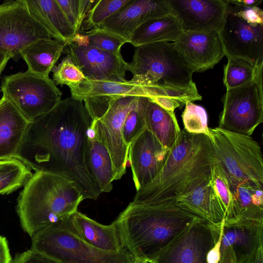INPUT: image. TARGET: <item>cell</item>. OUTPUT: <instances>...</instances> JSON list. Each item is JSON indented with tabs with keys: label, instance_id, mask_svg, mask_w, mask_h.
<instances>
[{
	"label": "cell",
	"instance_id": "2",
	"mask_svg": "<svg viewBox=\"0 0 263 263\" xmlns=\"http://www.w3.org/2000/svg\"><path fill=\"white\" fill-rule=\"evenodd\" d=\"M216 162L210 138L181 130L159 174L137 191L131 203L155 204L176 200L210 181Z\"/></svg>",
	"mask_w": 263,
	"mask_h": 263
},
{
	"label": "cell",
	"instance_id": "16",
	"mask_svg": "<svg viewBox=\"0 0 263 263\" xmlns=\"http://www.w3.org/2000/svg\"><path fill=\"white\" fill-rule=\"evenodd\" d=\"M182 31H218L226 13L225 0H167Z\"/></svg>",
	"mask_w": 263,
	"mask_h": 263
},
{
	"label": "cell",
	"instance_id": "27",
	"mask_svg": "<svg viewBox=\"0 0 263 263\" xmlns=\"http://www.w3.org/2000/svg\"><path fill=\"white\" fill-rule=\"evenodd\" d=\"M180 25L172 13L142 24L133 34L131 43L135 48L157 42H174L182 33Z\"/></svg>",
	"mask_w": 263,
	"mask_h": 263
},
{
	"label": "cell",
	"instance_id": "15",
	"mask_svg": "<svg viewBox=\"0 0 263 263\" xmlns=\"http://www.w3.org/2000/svg\"><path fill=\"white\" fill-rule=\"evenodd\" d=\"M173 44L182 61L194 72L213 68L225 56L217 30L182 31Z\"/></svg>",
	"mask_w": 263,
	"mask_h": 263
},
{
	"label": "cell",
	"instance_id": "47",
	"mask_svg": "<svg viewBox=\"0 0 263 263\" xmlns=\"http://www.w3.org/2000/svg\"><path fill=\"white\" fill-rule=\"evenodd\" d=\"M150 263H152V262H150Z\"/></svg>",
	"mask_w": 263,
	"mask_h": 263
},
{
	"label": "cell",
	"instance_id": "43",
	"mask_svg": "<svg viewBox=\"0 0 263 263\" xmlns=\"http://www.w3.org/2000/svg\"><path fill=\"white\" fill-rule=\"evenodd\" d=\"M227 1L231 4L243 7H258L262 0H227Z\"/></svg>",
	"mask_w": 263,
	"mask_h": 263
},
{
	"label": "cell",
	"instance_id": "9",
	"mask_svg": "<svg viewBox=\"0 0 263 263\" xmlns=\"http://www.w3.org/2000/svg\"><path fill=\"white\" fill-rule=\"evenodd\" d=\"M0 88L3 96L30 122L51 110L62 95L49 77L28 70L4 77Z\"/></svg>",
	"mask_w": 263,
	"mask_h": 263
},
{
	"label": "cell",
	"instance_id": "11",
	"mask_svg": "<svg viewBox=\"0 0 263 263\" xmlns=\"http://www.w3.org/2000/svg\"><path fill=\"white\" fill-rule=\"evenodd\" d=\"M48 37L52 38L31 15L25 0H6L0 4V52L17 62L24 47Z\"/></svg>",
	"mask_w": 263,
	"mask_h": 263
},
{
	"label": "cell",
	"instance_id": "46",
	"mask_svg": "<svg viewBox=\"0 0 263 263\" xmlns=\"http://www.w3.org/2000/svg\"><path fill=\"white\" fill-rule=\"evenodd\" d=\"M134 263H150L148 260L144 259L135 258Z\"/></svg>",
	"mask_w": 263,
	"mask_h": 263
},
{
	"label": "cell",
	"instance_id": "25",
	"mask_svg": "<svg viewBox=\"0 0 263 263\" xmlns=\"http://www.w3.org/2000/svg\"><path fill=\"white\" fill-rule=\"evenodd\" d=\"M64 47L65 44L59 40L51 37L41 39L24 47L20 55L27 65L28 71L49 77L63 53Z\"/></svg>",
	"mask_w": 263,
	"mask_h": 263
},
{
	"label": "cell",
	"instance_id": "44",
	"mask_svg": "<svg viewBox=\"0 0 263 263\" xmlns=\"http://www.w3.org/2000/svg\"><path fill=\"white\" fill-rule=\"evenodd\" d=\"M10 59L8 54L0 52V76Z\"/></svg>",
	"mask_w": 263,
	"mask_h": 263
},
{
	"label": "cell",
	"instance_id": "30",
	"mask_svg": "<svg viewBox=\"0 0 263 263\" xmlns=\"http://www.w3.org/2000/svg\"><path fill=\"white\" fill-rule=\"evenodd\" d=\"M17 158L0 160V194H9L24 186L32 173Z\"/></svg>",
	"mask_w": 263,
	"mask_h": 263
},
{
	"label": "cell",
	"instance_id": "41",
	"mask_svg": "<svg viewBox=\"0 0 263 263\" xmlns=\"http://www.w3.org/2000/svg\"><path fill=\"white\" fill-rule=\"evenodd\" d=\"M150 99L163 109L171 112H174L176 108L184 105L180 101L169 97H154Z\"/></svg>",
	"mask_w": 263,
	"mask_h": 263
},
{
	"label": "cell",
	"instance_id": "3",
	"mask_svg": "<svg viewBox=\"0 0 263 263\" xmlns=\"http://www.w3.org/2000/svg\"><path fill=\"white\" fill-rule=\"evenodd\" d=\"M197 218L171 200L147 205L130 202L114 222L124 248L135 258L150 262Z\"/></svg>",
	"mask_w": 263,
	"mask_h": 263
},
{
	"label": "cell",
	"instance_id": "1",
	"mask_svg": "<svg viewBox=\"0 0 263 263\" xmlns=\"http://www.w3.org/2000/svg\"><path fill=\"white\" fill-rule=\"evenodd\" d=\"M91 118L83 101L71 97L31 122L17 158L31 169L56 174L73 182L84 199L101 193L89 166Z\"/></svg>",
	"mask_w": 263,
	"mask_h": 263
},
{
	"label": "cell",
	"instance_id": "38",
	"mask_svg": "<svg viewBox=\"0 0 263 263\" xmlns=\"http://www.w3.org/2000/svg\"><path fill=\"white\" fill-rule=\"evenodd\" d=\"M52 80L56 85H67L69 88L76 86L87 80L82 71L67 57L52 69Z\"/></svg>",
	"mask_w": 263,
	"mask_h": 263
},
{
	"label": "cell",
	"instance_id": "22",
	"mask_svg": "<svg viewBox=\"0 0 263 263\" xmlns=\"http://www.w3.org/2000/svg\"><path fill=\"white\" fill-rule=\"evenodd\" d=\"M187 212L215 225L225 218L224 209L209 182L194 189L176 200Z\"/></svg>",
	"mask_w": 263,
	"mask_h": 263
},
{
	"label": "cell",
	"instance_id": "17",
	"mask_svg": "<svg viewBox=\"0 0 263 263\" xmlns=\"http://www.w3.org/2000/svg\"><path fill=\"white\" fill-rule=\"evenodd\" d=\"M172 13L167 0H130L97 28L129 41L144 23Z\"/></svg>",
	"mask_w": 263,
	"mask_h": 263
},
{
	"label": "cell",
	"instance_id": "23",
	"mask_svg": "<svg viewBox=\"0 0 263 263\" xmlns=\"http://www.w3.org/2000/svg\"><path fill=\"white\" fill-rule=\"evenodd\" d=\"M25 1L31 15L52 38L66 44L77 34L55 0Z\"/></svg>",
	"mask_w": 263,
	"mask_h": 263
},
{
	"label": "cell",
	"instance_id": "10",
	"mask_svg": "<svg viewBox=\"0 0 263 263\" xmlns=\"http://www.w3.org/2000/svg\"><path fill=\"white\" fill-rule=\"evenodd\" d=\"M218 127L251 136L263 122L262 69L255 79L227 89Z\"/></svg>",
	"mask_w": 263,
	"mask_h": 263
},
{
	"label": "cell",
	"instance_id": "39",
	"mask_svg": "<svg viewBox=\"0 0 263 263\" xmlns=\"http://www.w3.org/2000/svg\"><path fill=\"white\" fill-rule=\"evenodd\" d=\"M227 2L229 3L228 1ZM231 4L236 12L248 23L253 24H263V11L259 7H243Z\"/></svg>",
	"mask_w": 263,
	"mask_h": 263
},
{
	"label": "cell",
	"instance_id": "26",
	"mask_svg": "<svg viewBox=\"0 0 263 263\" xmlns=\"http://www.w3.org/2000/svg\"><path fill=\"white\" fill-rule=\"evenodd\" d=\"M146 129L164 148L170 151L177 143L181 134L174 112L167 111L150 100L145 113Z\"/></svg>",
	"mask_w": 263,
	"mask_h": 263
},
{
	"label": "cell",
	"instance_id": "35",
	"mask_svg": "<svg viewBox=\"0 0 263 263\" xmlns=\"http://www.w3.org/2000/svg\"><path fill=\"white\" fill-rule=\"evenodd\" d=\"M209 183L224 209V220H234L233 197L227 177L216 162L213 166Z\"/></svg>",
	"mask_w": 263,
	"mask_h": 263
},
{
	"label": "cell",
	"instance_id": "8",
	"mask_svg": "<svg viewBox=\"0 0 263 263\" xmlns=\"http://www.w3.org/2000/svg\"><path fill=\"white\" fill-rule=\"evenodd\" d=\"M216 162L225 175L239 183L263 187L261 147L251 136L210 128Z\"/></svg>",
	"mask_w": 263,
	"mask_h": 263
},
{
	"label": "cell",
	"instance_id": "14",
	"mask_svg": "<svg viewBox=\"0 0 263 263\" xmlns=\"http://www.w3.org/2000/svg\"><path fill=\"white\" fill-rule=\"evenodd\" d=\"M63 53L92 80L125 81L126 62L117 56L91 46L76 35L65 44Z\"/></svg>",
	"mask_w": 263,
	"mask_h": 263
},
{
	"label": "cell",
	"instance_id": "34",
	"mask_svg": "<svg viewBox=\"0 0 263 263\" xmlns=\"http://www.w3.org/2000/svg\"><path fill=\"white\" fill-rule=\"evenodd\" d=\"M130 0H97L89 11L80 32L98 28Z\"/></svg>",
	"mask_w": 263,
	"mask_h": 263
},
{
	"label": "cell",
	"instance_id": "7",
	"mask_svg": "<svg viewBox=\"0 0 263 263\" xmlns=\"http://www.w3.org/2000/svg\"><path fill=\"white\" fill-rule=\"evenodd\" d=\"M68 219L35 233L30 249L57 263H134L135 257L126 249L109 252L87 243L72 231Z\"/></svg>",
	"mask_w": 263,
	"mask_h": 263
},
{
	"label": "cell",
	"instance_id": "36",
	"mask_svg": "<svg viewBox=\"0 0 263 263\" xmlns=\"http://www.w3.org/2000/svg\"><path fill=\"white\" fill-rule=\"evenodd\" d=\"M182 118L184 129L186 132L192 134H202L210 137L208 115L203 107L192 102L186 103Z\"/></svg>",
	"mask_w": 263,
	"mask_h": 263
},
{
	"label": "cell",
	"instance_id": "6",
	"mask_svg": "<svg viewBox=\"0 0 263 263\" xmlns=\"http://www.w3.org/2000/svg\"><path fill=\"white\" fill-rule=\"evenodd\" d=\"M139 97L98 96L83 101L90 118L89 134L107 149L112 161L114 181L125 174L129 147L123 137V126Z\"/></svg>",
	"mask_w": 263,
	"mask_h": 263
},
{
	"label": "cell",
	"instance_id": "21",
	"mask_svg": "<svg viewBox=\"0 0 263 263\" xmlns=\"http://www.w3.org/2000/svg\"><path fill=\"white\" fill-rule=\"evenodd\" d=\"M30 122L2 96L0 99V160L17 158Z\"/></svg>",
	"mask_w": 263,
	"mask_h": 263
},
{
	"label": "cell",
	"instance_id": "19",
	"mask_svg": "<svg viewBox=\"0 0 263 263\" xmlns=\"http://www.w3.org/2000/svg\"><path fill=\"white\" fill-rule=\"evenodd\" d=\"M263 219L224 220L222 236L231 245L237 263H251L262 244Z\"/></svg>",
	"mask_w": 263,
	"mask_h": 263
},
{
	"label": "cell",
	"instance_id": "40",
	"mask_svg": "<svg viewBox=\"0 0 263 263\" xmlns=\"http://www.w3.org/2000/svg\"><path fill=\"white\" fill-rule=\"evenodd\" d=\"M11 263H57L31 249L15 255Z\"/></svg>",
	"mask_w": 263,
	"mask_h": 263
},
{
	"label": "cell",
	"instance_id": "4",
	"mask_svg": "<svg viewBox=\"0 0 263 263\" xmlns=\"http://www.w3.org/2000/svg\"><path fill=\"white\" fill-rule=\"evenodd\" d=\"M84 200L77 186L61 175L44 171L32 174L17 200L21 227L31 237L36 232L69 218Z\"/></svg>",
	"mask_w": 263,
	"mask_h": 263
},
{
	"label": "cell",
	"instance_id": "12",
	"mask_svg": "<svg viewBox=\"0 0 263 263\" xmlns=\"http://www.w3.org/2000/svg\"><path fill=\"white\" fill-rule=\"evenodd\" d=\"M225 1L226 13L218 30L225 56L263 67V24L248 23Z\"/></svg>",
	"mask_w": 263,
	"mask_h": 263
},
{
	"label": "cell",
	"instance_id": "18",
	"mask_svg": "<svg viewBox=\"0 0 263 263\" xmlns=\"http://www.w3.org/2000/svg\"><path fill=\"white\" fill-rule=\"evenodd\" d=\"M169 151L146 128L131 143L128 161L136 191L150 182L159 174Z\"/></svg>",
	"mask_w": 263,
	"mask_h": 263
},
{
	"label": "cell",
	"instance_id": "42",
	"mask_svg": "<svg viewBox=\"0 0 263 263\" xmlns=\"http://www.w3.org/2000/svg\"><path fill=\"white\" fill-rule=\"evenodd\" d=\"M12 259L8 241L0 235V263H11Z\"/></svg>",
	"mask_w": 263,
	"mask_h": 263
},
{
	"label": "cell",
	"instance_id": "32",
	"mask_svg": "<svg viewBox=\"0 0 263 263\" xmlns=\"http://www.w3.org/2000/svg\"><path fill=\"white\" fill-rule=\"evenodd\" d=\"M150 100L148 97H139L126 117L123 126V137L128 147L146 128L145 113Z\"/></svg>",
	"mask_w": 263,
	"mask_h": 263
},
{
	"label": "cell",
	"instance_id": "13",
	"mask_svg": "<svg viewBox=\"0 0 263 263\" xmlns=\"http://www.w3.org/2000/svg\"><path fill=\"white\" fill-rule=\"evenodd\" d=\"M221 224H213L197 218L150 262L207 263L208 253L219 238Z\"/></svg>",
	"mask_w": 263,
	"mask_h": 263
},
{
	"label": "cell",
	"instance_id": "33",
	"mask_svg": "<svg viewBox=\"0 0 263 263\" xmlns=\"http://www.w3.org/2000/svg\"><path fill=\"white\" fill-rule=\"evenodd\" d=\"M84 42L115 55H121L122 46L129 41L119 36L99 29L80 32L77 34Z\"/></svg>",
	"mask_w": 263,
	"mask_h": 263
},
{
	"label": "cell",
	"instance_id": "5",
	"mask_svg": "<svg viewBox=\"0 0 263 263\" xmlns=\"http://www.w3.org/2000/svg\"><path fill=\"white\" fill-rule=\"evenodd\" d=\"M125 69L133 74L132 81L152 88V97L172 98L184 105L202 100L193 81L194 72L182 61L173 43L157 42L136 47Z\"/></svg>",
	"mask_w": 263,
	"mask_h": 263
},
{
	"label": "cell",
	"instance_id": "20",
	"mask_svg": "<svg viewBox=\"0 0 263 263\" xmlns=\"http://www.w3.org/2000/svg\"><path fill=\"white\" fill-rule=\"evenodd\" d=\"M72 231L89 245L104 251L120 252L126 249L114 222L104 225L77 211L68 219Z\"/></svg>",
	"mask_w": 263,
	"mask_h": 263
},
{
	"label": "cell",
	"instance_id": "45",
	"mask_svg": "<svg viewBox=\"0 0 263 263\" xmlns=\"http://www.w3.org/2000/svg\"><path fill=\"white\" fill-rule=\"evenodd\" d=\"M261 244L257 250L255 255L251 263H263V249Z\"/></svg>",
	"mask_w": 263,
	"mask_h": 263
},
{
	"label": "cell",
	"instance_id": "31",
	"mask_svg": "<svg viewBox=\"0 0 263 263\" xmlns=\"http://www.w3.org/2000/svg\"><path fill=\"white\" fill-rule=\"evenodd\" d=\"M262 68L255 67L240 59L228 58V63L224 67V85L227 89L240 86L253 81Z\"/></svg>",
	"mask_w": 263,
	"mask_h": 263
},
{
	"label": "cell",
	"instance_id": "24",
	"mask_svg": "<svg viewBox=\"0 0 263 263\" xmlns=\"http://www.w3.org/2000/svg\"><path fill=\"white\" fill-rule=\"evenodd\" d=\"M69 89L71 97L82 101L88 98L98 96L151 97L148 87L126 80L117 81L87 79Z\"/></svg>",
	"mask_w": 263,
	"mask_h": 263
},
{
	"label": "cell",
	"instance_id": "29",
	"mask_svg": "<svg viewBox=\"0 0 263 263\" xmlns=\"http://www.w3.org/2000/svg\"><path fill=\"white\" fill-rule=\"evenodd\" d=\"M89 166L92 176L101 193L112 189L114 171L107 149L89 134Z\"/></svg>",
	"mask_w": 263,
	"mask_h": 263
},
{
	"label": "cell",
	"instance_id": "28",
	"mask_svg": "<svg viewBox=\"0 0 263 263\" xmlns=\"http://www.w3.org/2000/svg\"><path fill=\"white\" fill-rule=\"evenodd\" d=\"M227 178L234 199V220L263 219L262 187Z\"/></svg>",
	"mask_w": 263,
	"mask_h": 263
},
{
	"label": "cell",
	"instance_id": "37",
	"mask_svg": "<svg viewBox=\"0 0 263 263\" xmlns=\"http://www.w3.org/2000/svg\"><path fill=\"white\" fill-rule=\"evenodd\" d=\"M77 34L95 0H55Z\"/></svg>",
	"mask_w": 263,
	"mask_h": 263
}]
</instances>
